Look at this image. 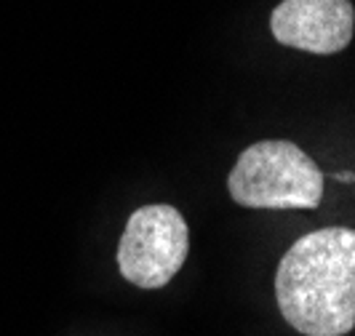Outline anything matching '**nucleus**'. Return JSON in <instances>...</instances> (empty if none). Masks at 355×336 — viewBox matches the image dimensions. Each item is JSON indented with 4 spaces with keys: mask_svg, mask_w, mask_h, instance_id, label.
<instances>
[{
    "mask_svg": "<svg viewBox=\"0 0 355 336\" xmlns=\"http://www.w3.org/2000/svg\"><path fill=\"white\" fill-rule=\"evenodd\" d=\"M284 320L304 336H345L355 328V230L326 227L300 238L275 272Z\"/></svg>",
    "mask_w": 355,
    "mask_h": 336,
    "instance_id": "nucleus-1",
    "label": "nucleus"
},
{
    "mask_svg": "<svg viewBox=\"0 0 355 336\" xmlns=\"http://www.w3.org/2000/svg\"><path fill=\"white\" fill-rule=\"evenodd\" d=\"M227 190L246 209L313 211L323 197V174L297 144L267 139L241 152L227 177Z\"/></svg>",
    "mask_w": 355,
    "mask_h": 336,
    "instance_id": "nucleus-2",
    "label": "nucleus"
},
{
    "mask_svg": "<svg viewBox=\"0 0 355 336\" xmlns=\"http://www.w3.org/2000/svg\"><path fill=\"white\" fill-rule=\"evenodd\" d=\"M190 251L184 216L168 203L142 206L131 213L121 243L118 269L139 288H163L177 275Z\"/></svg>",
    "mask_w": 355,
    "mask_h": 336,
    "instance_id": "nucleus-3",
    "label": "nucleus"
},
{
    "mask_svg": "<svg viewBox=\"0 0 355 336\" xmlns=\"http://www.w3.org/2000/svg\"><path fill=\"white\" fill-rule=\"evenodd\" d=\"M270 30L288 48L339 53L353 40L355 8L350 0H284L270 17Z\"/></svg>",
    "mask_w": 355,
    "mask_h": 336,
    "instance_id": "nucleus-4",
    "label": "nucleus"
},
{
    "mask_svg": "<svg viewBox=\"0 0 355 336\" xmlns=\"http://www.w3.org/2000/svg\"><path fill=\"white\" fill-rule=\"evenodd\" d=\"M339 182H355V174L353 171H342V174H337Z\"/></svg>",
    "mask_w": 355,
    "mask_h": 336,
    "instance_id": "nucleus-5",
    "label": "nucleus"
}]
</instances>
